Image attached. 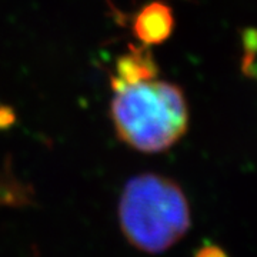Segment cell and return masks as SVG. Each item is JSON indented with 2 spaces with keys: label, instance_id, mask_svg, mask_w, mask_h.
Listing matches in <instances>:
<instances>
[{
  "label": "cell",
  "instance_id": "1",
  "mask_svg": "<svg viewBox=\"0 0 257 257\" xmlns=\"http://www.w3.org/2000/svg\"><path fill=\"white\" fill-rule=\"evenodd\" d=\"M110 103L117 138L142 153H162L177 143L189 126V106L179 86L146 80L119 87Z\"/></svg>",
  "mask_w": 257,
  "mask_h": 257
},
{
  "label": "cell",
  "instance_id": "2",
  "mask_svg": "<svg viewBox=\"0 0 257 257\" xmlns=\"http://www.w3.org/2000/svg\"><path fill=\"white\" fill-rule=\"evenodd\" d=\"M119 223L130 244L142 251L162 253L186 234L190 209L175 180L155 173L130 179L119 202Z\"/></svg>",
  "mask_w": 257,
  "mask_h": 257
},
{
  "label": "cell",
  "instance_id": "3",
  "mask_svg": "<svg viewBox=\"0 0 257 257\" xmlns=\"http://www.w3.org/2000/svg\"><path fill=\"white\" fill-rule=\"evenodd\" d=\"M175 29V16L172 8L156 0L142 8L133 19V35L145 46H156L165 43Z\"/></svg>",
  "mask_w": 257,
  "mask_h": 257
},
{
  "label": "cell",
  "instance_id": "4",
  "mask_svg": "<svg viewBox=\"0 0 257 257\" xmlns=\"http://www.w3.org/2000/svg\"><path fill=\"white\" fill-rule=\"evenodd\" d=\"M159 74V66L149 46H128V52L117 57L114 76H111V89L139 82L153 80Z\"/></svg>",
  "mask_w": 257,
  "mask_h": 257
},
{
  "label": "cell",
  "instance_id": "5",
  "mask_svg": "<svg viewBox=\"0 0 257 257\" xmlns=\"http://www.w3.org/2000/svg\"><path fill=\"white\" fill-rule=\"evenodd\" d=\"M32 200V189L19 182L6 167L0 173V204L25 206Z\"/></svg>",
  "mask_w": 257,
  "mask_h": 257
},
{
  "label": "cell",
  "instance_id": "6",
  "mask_svg": "<svg viewBox=\"0 0 257 257\" xmlns=\"http://www.w3.org/2000/svg\"><path fill=\"white\" fill-rule=\"evenodd\" d=\"M16 123V113L13 107L0 104V132L9 130Z\"/></svg>",
  "mask_w": 257,
  "mask_h": 257
},
{
  "label": "cell",
  "instance_id": "7",
  "mask_svg": "<svg viewBox=\"0 0 257 257\" xmlns=\"http://www.w3.org/2000/svg\"><path fill=\"white\" fill-rule=\"evenodd\" d=\"M194 257H227V254L220 247H217L214 244H207V246L199 248Z\"/></svg>",
  "mask_w": 257,
  "mask_h": 257
}]
</instances>
